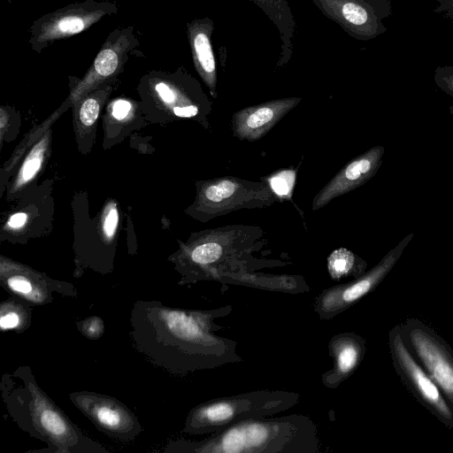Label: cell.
Instances as JSON below:
<instances>
[{"label": "cell", "instance_id": "cell-1", "mask_svg": "<svg viewBox=\"0 0 453 453\" xmlns=\"http://www.w3.org/2000/svg\"><path fill=\"white\" fill-rule=\"evenodd\" d=\"M232 310L230 304L196 310L137 300L130 312L131 342L150 364L175 376L239 363L237 342L216 334L215 320Z\"/></svg>", "mask_w": 453, "mask_h": 453}, {"label": "cell", "instance_id": "cell-2", "mask_svg": "<svg viewBox=\"0 0 453 453\" xmlns=\"http://www.w3.org/2000/svg\"><path fill=\"white\" fill-rule=\"evenodd\" d=\"M1 399L10 418L46 448L27 451L42 453H109L84 434L65 412L42 390L28 365L2 375Z\"/></svg>", "mask_w": 453, "mask_h": 453}, {"label": "cell", "instance_id": "cell-3", "mask_svg": "<svg viewBox=\"0 0 453 453\" xmlns=\"http://www.w3.org/2000/svg\"><path fill=\"white\" fill-rule=\"evenodd\" d=\"M165 453H319L318 429L310 417L291 414L236 422L198 441H169Z\"/></svg>", "mask_w": 453, "mask_h": 453}, {"label": "cell", "instance_id": "cell-4", "mask_svg": "<svg viewBox=\"0 0 453 453\" xmlns=\"http://www.w3.org/2000/svg\"><path fill=\"white\" fill-rule=\"evenodd\" d=\"M265 231L251 225H229L198 234L172 260L180 286L217 280L224 273L247 271L252 252L265 242Z\"/></svg>", "mask_w": 453, "mask_h": 453}, {"label": "cell", "instance_id": "cell-5", "mask_svg": "<svg viewBox=\"0 0 453 453\" xmlns=\"http://www.w3.org/2000/svg\"><path fill=\"white\" fill-rule=\"evenodd\" d=\"M300 395L287 390H255L214 398L193 407L188 413L183 433L212 434L241 420L264 418L296 405Z\"/></svg>", "mask_w": 453, "mask_h": 453}, {"label": "cell", "instance_id": "cell-6", "mask_svg": "<svg viewBox=\"0 0 453 453\" xmlns=\"http://www.w3.org/2000/svg\"><path fill=\"white\" fill-rule=\"evenodd\" d=\"M278 197L265 180L223 176L200 183L193 211L203 221L242 209L271 206Z\"/></svg>", "mask_w": 453, "mask_h": 453}, {"label": "cell", "instance_id": "cell-7", "mask_svg": "<svg viewBox=\"0 0 453 453\" xmlns=\"http://www.w3.org/2000/svg\"><path fill=\"white\" fill-rule=\"evenodd\" d=\"M118 11L117 4L111 1L85 0L70 4L36 19L28 29L27 42L32 50L41 53L52 43L87 30Z\"/></svg>", "mask_w": 453, "mask_h": 453}, {"label": "cell", "instance_id": "cell-8", "mask_svg": "<svg viewBox=\"0 0 453 453\" xmlns=\"http://www.w3.org/2000/svg\"><path fill=\"white\" fill-rule=\"evenodd\" d=\"M388 349L395 371L409 391L439 421L453 429V407L408 349L401 325L388 332Z\"/></svg>", "mask_w": 453, "mask_h": 453}, {"label": "cell", "instance_id": "cell-9", "mask_svg": "<svg viewBox=\"0 0 453 453\" xmlns=\"http://www.w3.org/2000/svg\"><path fill=\"white\" fill-rule=\"evenodd\" d=\"M401 326L408 349L453 407V348L418 319H409Z\"/></svg>", "mask_w": 453, "mask_h": 453}, {"label": "cell", "instance_id": "cell-10", "mask_svg": "<svg viewBox=\"0 0 453 453\" xmlns=\"http://www.w3.org/2000/svg\"><path fill=\"white\" fill-rule=\"evenodd\" d=\"M411 234L390 250L372 269L351 281L323 289L314 298L313 307L320 319L329 320L372 292L391 272L411 241Z\"/></svg>", "mask_w": 453, "mask_h": 453}, {"label": "cell", "instance_id": "cell-11", "mask_svg": "<svg viewBox=\"0 0 453 453\" xmlns=\"http://www.w3.org/2000/svg\"><path fill=\"white\" fill-rule=\"evenodd\" d=\"M327 19L337 23L350 37L366 42L388 30L392 14L390 0H311Z\"/></svg>", "mask_w": 453, "mask_h": 453}, {"label": "cell", "instance_id": "cell-12", "mask_svg": "<svg viewBox=\"0 0 453 453\" xmlns=\"http://www.w3.org/2000/svg\"><path fill=\"white\" fill-rule=\"evenodd\" d=\"M69 398L99 431L112 439L133 441L143 431L134 413L113 396L81 390L71 393Z\"/></svg>", "mask_w": 453, "mask_h": 453}, {"label": "cell", "instance_id": "cell-13", "mask_svg": "<svg viewBox=\"0 0 453 453\" xmlns=\"http://www.w3.org/2000/svg\"><path fill=\"white\" fill-rule=\"evenodd\" d=\"M138 45L134 27H117L111 31L84 77L72 90L71 102H79L99 85L119 74Z\"/></svg>", "mask_w": 453, "mask_h": 453}, {"label": "cell", "instance_id": "cell-14", "mask_svg": "<svg viewBox=\"0 0 453 453\" xmlns=\"http://www.w3.org/2000/svg\"><path fill=\"white\" fill-rule=\"evenodd\" d=\"M0 285L9 295L17 296L32 306L50 303L54 293L73 298L78 296L72 283L52 279L4 257L0 264Z\"/></svg>", "mask_w": 453, "mask_h": 453}, {"label": "cell", "instance_id": "cell-15", "mask_svg": "<svg viewBox=\"0 0 453 453\" xmlns=\"http://www.w3.org/2000/svg\"><path fill=\"white\" fill-rule=\"evenodd\" d=\"M384 148L374 146L347 163L314 196L312 211H318L333 199L345 195L369 180L379 170Z\"/></svg>", "mask_w": 453, "mask_h": 453}, {"label": "cell", "instance_id": "cell-16", "mask_svg": "<svg viewBox=\"0 0 453 453\" xmlns=\"http://www.w3.org/2000/svg\"><path fill=\"white\" fill-rule=\"evenodd\" d=\"M301 100L297 96L273 99L235 111L231 119L233 136L248 142L261 139Z\"/></svg>", "mask_w": 453, "mask_h": 453}, {"label": "cell", "instance_id": "cell-17", "mask_svg": "<svg viewBox=\"0 0 453 453\" xmlns=\"http://www.w3.org/2000/svg\"><path fill=\"white\" fill-rule=\"evenodd\" d=\"M333 367L321 376L322 384L330 389L338 388L359 367L366 352V341L354 332L334 334L328 342Z\"/></svg>", "mask_w": 453, "mask_h": 453}, {"label": "cell", "instance_id": "cell-18", "mask_svg": "<svg viewBox=\"0 0 453 453\" xmlns=\"http://www.w3.org/2000/svg\"><path fill=\"white\" fill-rule=\"evenodd\" d=\"M186 31L196 71L217 97V65L211 43L214 22L208 17L195 19L186 25Z\"/></svg>", "mask_w": 453, "mask_h": 453}, {"label": "cell", "instance_id": "cell-19", "mask_svg": "<svg viewBox=\"0 0 453 453\" xmlns=\"http://www.w3.org/2000/svg\"><path fill=\"white\" fill-rule=\"evenodd\" d=\"M258 6L276 26L280 39V53L277 67L288 65L293 55L296 21L287 0H250Z\"/></svg>", "mask_w": 453, "mask_h": 453}, {"label": "cell", "instance_id": "cell-20", "mask_svg": "<svg viewBox=\"0 0 453 453\" xmlns=\"http://www.w3.org/2000/svg\"><path fill=\"white\" fill-rule=\"evenodd\" d=\"M216 281L291 294L310 290V287L300 275L253 274L248 271H241L221 274Z\"/></svg>", "mask_w": 453, "mask_h": 453}, {"label": "cell", "instance_id": "cell-21", "mask_svg": "<svg viewBox=\"0 0 453 453\" xmlns=\"http://www.w3.org/2000/svg\"><path fill=\"white\" fill-rule=\"evenodd\" d=\"M33 306L26 300L12 296L0 303V327L2 331L13 330L22 334L32 323Z\"/></svg>", "mask_w": 453, "mask_h": 453}, {"label": "cell", "instance_id": "cell-22", "mask_svg": "<svg viewBox=\"0 0 453 453\" xmlns=\"http://www.w3.org/2000/svg\"><path fill=\"white\" fill-rule=\"evenodd\" d=\"M367 263L351 250L340 248L327 257V271L334 280L352 276L354 279L365 273Z\"/></svg>", "mask_w": 453, "mask_h": 453}, {"label": "cell", "instance_id": "cell-23", "mask_svg": "<svg viewBox=\"0 0 453 453\" xmlns=\"http://www.w3.org/2000/svg\"><path fill=\"white\" fill-rule=\"evenodd\" d=\"M47 144V138H43L30 150L19 169L15 188H20L27 184L39 172L43 161Z\"/></svg>", "mask_w": 453, "mask_h": 453}, {"label": "cell", "instance_id": "cell-24", "mask_svg": "<svg viewBox=\"0 0 453 453\" xmlns=\"http://www.w3.org/2000/svg\"><path fill=\"white\" fill-rule=\"evenodd\" d=\"M109 88L97 90L96 93L87 95L82 98L79 110L81 122L86 126H92L98 118L101 99L109 93Z\"/></svg>", "mask_w": 453, "mask_h": 453}, {"label": "cell", "instance_id": "cell-25", "mask_svg": "<svg viewBox=\"0 0 453 453\" xmlns=\"http://www.w3.org/2000/svg\"><path fill=\"white\" fill-rule=\"evenodd\" d=\"M277 197H290L296 181V171L284 169L265 178Z\"/></svg>", "mask_w": 453, "mask_h": 453}, {"label": "cell", "instance_id": "cell-26", "mask_svg": "<svg viewBox=\"0 0 453 453\" xmlns=\"http://www.w3.org/2000/svg\"><path fill=\"white\" fill-rule=\"evenodd\" d=\"M76 326L80 333L88 340H98L104 334V323L98 316H89L79 320Z\"/></svg>", "mask_w": 453, "mask_h": 453}, {"label": "cell", "instance_id": "cell-27", "mask_svg": "<svg viewBox=\"0 0 453 453\" xmlns=\"http://www.w3.org/2000/svg\"><path fill=\"white\" fill-rule=\"evenodd\" d=\"M119 223V212L114 203H111L104 215L103 231L105 240L110 242L113 239Z\"/></svg>", "mask_w": 453, "mask_h": 453}, {"label": "cell", "instance_id": "cell-28", "mask_svg": "<svg viewBox=\"0 0 453 453\" xmlns=\"http://www.w3.org/2000/svg\"><path fill=\"white\" fill-rule=\"evenodd\" d=\"M437 87L453 97V66H438L434 74Z\"/></svg>", "mask_w": 453, "mask_h": 453}, {"label": "cell", "instance_id": "cell-29", "mask_svg": "<svg viewBox=\"0 0 453 453\" xmlns=\"http://www.w3.org/2000/svg\"><path fill=\"white\" fill-rule=\"evenodd\" d=\"M434 12L439 13L453 25V0H434Z\"/></svg>", "mask_w": 453, "mask_h": 453}, {"label": "cell", "instance_id": "cell-30", "mask_svg": "<svg viewBox=\"0 0 453 453\" xmlns=\"http://www.w3.org/2000/svg\"><path fill=\"white\" fill-rule=\"evenodd\" d=\"M130 110L131 104L128 101L119 99L112 104L111 113L116 119L121 120L128 115Z\"/></svg>", "mask_w": 453, "mask_h": 453}, {"label": "cell", "instance_id": "cell-31", "mask_svg": "<svg viewBox=\"0 0 453 453\" xmlns=\"http://www.w3.org/2000/svg\"><path fill=\"white\" fill-rule=\"evenodd\" d=\"M27 219V215L26 213L17 212L10 217L7 224L12 228H19L25 225Z\"/></svg>", "mask_w": 453, "mask_h": 453}, {"label": "cell", "instance_id": "cell-32", "mask_svg": "<svg viewBox=\"0 0 453 453\" xmlns=\"http://www.w3.org/2000/svg\"><path fill=\"white\" fill-rule=\"evenodd\" d=\"M14 1H15V0H7V2H8L9 4H11V3L14 2Z\"/></svg>", "mask_w": 453, "mask_h": 453}]
</instances>
